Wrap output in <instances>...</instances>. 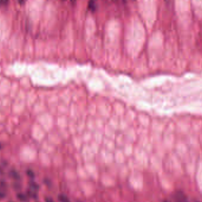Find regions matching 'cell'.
I'll use <instances>...</instances> for the list:
<instances>
[{
    "label": "cell",
    "instance_id": "1",
    "mask_svg": "<svg viewBox=\"0 0 202 202\" xmlns=\"http://www.w3.org/2000/svg\"><path fill=\"white\" fill-rule=\"evenodd\" d=\"M96 1L97 0H89L88 3V8L91 11H94L95 10L96 8Z\"/></svg>",
    "mask_w": 202,
    "mask_h": 202
},
{
    "label": "cell",
    "instance_id": "2",
    "mask_svg": "<svg viewBox=\"0 0 202 202\" xmlns=\"http://www.w3.org/2000/svg\"><path fill=\"white\" fill-rule=\"evenodd\" d=\"M9 175H10V176L12 179H15V180H19V179H20V174H19V173H18L17 171H15L14 170H11V171L10 172Z\"/></svg>",
    "mask_w": 202,
    "mask_h": 202
},
{
    "label": "cell",
    "instance_id": "3",
    "mask_svg": "<svg viewBox=\"0 0 202 202\" xmlns=\"http://www.w3.org/2000/svg\"><path fill=\"white\" fill-rule=\"evenodd\" d=\"M29 186L30 190L34 191H37L39 190V186L38 184H37L35 182H30L29 183Z\"/></svg>",
    "mask_w": 202,
    "mask_h": 202
},
{
    "label": "cell",
    "instance_id": "4",
    "mask_svg": "<svg viewBox=\"0 0 202 202\" xmlns=\"http://www.w3.org/2000/svg\"><path fill=\"white\" fill-rule=\"evenodd\" d=\"M17 197L20 201H23V202L27 201L29 200L28 199V196L24 195V194H22V193H18V194H17Z\"/></svg>",
    "mask_w": 202,
    "mask_h": 202
},
{
    "label": "cell",
    "instance_id": "5",
    "mask_svg": "<svg viewBox=\"0 0 202 202\" xmlns=\"http://www.w3.org/2000/svg\"><path fill=\"white\" fill-rule=\"evenodd\" d=\"M27 195L29 197H30L31 198H33L34 199H36L38 197V196L37 194L36 191H33L31 190H29L27 191Z\"/></svg>",
    "mask_w": 202,
    "mask_h": 202
},
{
    "label": "cell",
    "instance_id": "6",
    "mask_svg": "<svg viewBox=\"0 0 202 202\" xmlns=\"http://www.w3.org/2000/svg\"><path fill=\"white\" fill-rule=\"evenodd\" d=\"M26 173H27V176L29 177L30 178H31V179H34V177H35V174L34 173V172L32 170H28L27 171Z\"/></svg>",
    "mask_w": 202,
    "mask_h": 202
},
{
    "label": "cell",
    "instance_id": "7",
    "mask_svg": "<svg viewBox=\"0 0 202 202\" xmlns=\"http://www.w3.org/2000/svg\"><path fill=\"white\" fill-rule=\"evenodd\" d=\"M59 200L60 201H68L69 200L68 198L66 196H65V195H60L59 196Z\"/></svg>",
    "mask_w": 202,
    "mask_h": 202
},
{
    "label": "cell",
    "instance_id": "8",
    "mask_svg": "<svg viewBox=\"0 0 202 202\" xmlns=\"http://www.w3.org/2000/svg\"><path fill=\"white\" fill-rule=\"evenodd\" d=\"M9 0H0V7L2 6L7 5Z\"/></svg>",
    "mask_w": 202,
    "mask_h": 202
},
{
    "label": "cell",
    "instance_id": "9",
    "mask_svg": "<svg viewBox=\"0 0 202 202\" xmlns=\"http://www.w3.org/2000/svg\"><path fill=\"white\" fill-rule=\"evenodd\" d=\"M6 196V195L5 194V193H4V192L2 191L1 190H0V200H1V199H2L5 198Z\"/></svg>",
    "mask_w": 202,
    "mask_h": 202
},
{
    "label": "cell",
    "instance_id": "10",
    "mask_svg": "<svg viewBox=\"0 0 202 202\" xmlns=\"http://www.w3.org/2000/svg\"><path fill=\"white\" fill-rule=\"evenodd\" d=\"M27 0H18V2L20 5H24Z\"/></svg>",
    "mask_w": 202,
    "mask_h": 202
},
{
    "label": "cell",
    "instance_id": "11",
    "mask_svg": "<svg viewBox=\"0 0 202 202\" xmlns=\"http://www.w3.org/2000/svg\"><path fill=\"white\" fill-rule=\"evenodd\" d=\"M71 3L72 4H75L76 3V0H71Z\"/></svg>",
    "mask_w": 202,
    "mask_h": 202
},
{
    "label": "cell",
    "instance_id": "12",
    "mask_svg": "<svg viewBox=\"0 0 202 202\" xmlns=\"http://www.w3.org/2000/svg\"><path fill=\"white\" fill-rule=\"evenodd\" d=\"M170 1V0H165V1H166V2H168Z\"/></svg>",
    "mask_w": 202,
    "mask_h": 202
},
{
    "label": "cell",
    "instance_id": "13",
    "mask_svg": "<svg viewBox=\"0 0 202 202\" xmlns=\"http://www.w3.org/2000/svg\"><path fill=\"white\" fill-rule=\"evenodd\" d=\"M113 1H114V2H116V1H118V0H112Z\"/></svg>",
    "mask_w": 202,
    "mask_h": 202
},
{
    "label": "cell",
    "instance_id": "14",
    "mask_svg": "<svg viewBox=\"0 0 202 202\" xmlns=\"http://www.w3.org/2000/svg\"><path fill=\"white\" fill-rule=\"evenodd\" d=\"M1 149V144H0V149Z\"/></svg>",
    "mask_w": 202,
    "mask_h": 202
},
{
    "label": "cell",
    "instance_id": "15",
    "mask_svg": "<svg viewBox=\"0 0 202 202\" xmlns=\"http://www.w3.org/2000/svg\"><path fill=\"white\" fill-rule=\"evenodd\" d=\"M63 1H66V0H63Z\"/></svg>",
    "mask_w": 202,
    "mask_h": 202
}]
</instances>
